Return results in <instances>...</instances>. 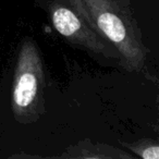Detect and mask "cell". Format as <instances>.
Segmentation results:
<instances>
[{
    "instance_id": "1",
    "label": "cell",
    "mask_w": 159,
    "mask_h": 159,
    "mask_svg": "<svg viewBox=\"0 0 159 159\" xmlns=\"http://www.w3.org/2000/svg\"><path fill=\"white\" fill-rule=\"evenodd\" d=\"M100 36L110 43L126 72L145 70L149 50L134 16L131 0H69Z\"/></svg>"
},
{
    "instance_id": "2",
    "label": "cell",
    "mask_w": 159,
    "mask_h": 159,
    "mask_svg": "<svg viewBox=\"0 0 159 159\" xmlns=\"http://www.w3.org/2000/svg\"><path fill=\"white\" fill-rule=\"evenodd\" d=\"M46 69L38 44L32 37L20 43L11 93V110L21 124L37 122L46 112Z\"/></svg>"
},
{
    "instance_id": "3",
    "label": "cell",
    "mask_w": 159,
    "mask_h": 159,
    "mask_svg": "<svg viewBox=\"0 0 159 159\" xmlns=\"http://www.w3.org/2000/svg\"><path fill=\"white\" fill-rule=\"evenodd\" d=\"M43 3L52 27L69 45L82 49L99 63L120 68L115 47L97 33L69 0H45Z\"/></svg>"
},
{
    "instance_id": "4",
    "label": "cell",
    "mask_w": 159,
    "mask_h": 159,
    "mask_svg": "<svg viewBox=\"0 0 159 159\" xmlns=\"http://www.w3.org/2000/svg\"><path fill=\"white\" fill-rule=\"evenodd\" d=\"M60 158H86V159H118L132 158V155L122 152L108 144L93 143L92 141H82L75 145H71L61 154Z\"/></svg>"
},
{
    "instance_id": "5",
    "label": "cell",
    "mask_w": 159,
    "mask_h": 159,
    "mask_svg": "<svg viewBox=\"0 0 159 159\" xmlns=\"http://www.w3.org/2000/svg\"><path fill=\"white\" fill-rule=\"evenodd\" d=\"M123 147L142 159H158L159 145L156 139H142L134 142H120Z\"/></svg>"
}]
</instances>
